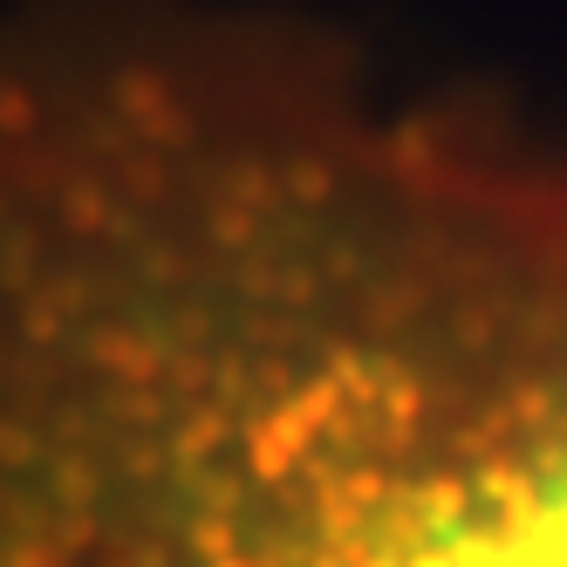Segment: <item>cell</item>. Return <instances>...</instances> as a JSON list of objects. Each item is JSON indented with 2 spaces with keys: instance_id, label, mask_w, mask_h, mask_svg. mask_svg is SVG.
Wrapping results in <instances>:
<instances>
[{
  "instance_id": "6da1fadb",
  "label": "cell",
  "mask_w": 567,
  "mask_h": 567,
  "mask_svg": "<svg viewBox=\"0 0 567 567\" xmlns=\"http://www.w3.org/2000/svg\"><path fill=\"white\" fill-rule=\"evenodd\" d=\"M0 567H567V157L0 55Z\"/></svg>"
}]
</instances>
